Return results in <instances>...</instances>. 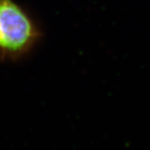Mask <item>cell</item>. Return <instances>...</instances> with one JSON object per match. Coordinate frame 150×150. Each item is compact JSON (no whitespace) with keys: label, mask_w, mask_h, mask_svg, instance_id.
I'll list each match as a JSON object with an SVG mask.
<instances>
[{"label":"cell","mask_w":150,"mask_h":150,"mask_svg":"<svg viewBox=\"0 0 150 150\" xmlns=\"http://www.w3.org/2000/svg\"><path fill=\"white\" fill-rule=\"evenodd\" d=\"M36 23L13 0H0V55L17 59L28 54L40 37Z\"/></svg>","instance_id":"1"}]
</instances>
